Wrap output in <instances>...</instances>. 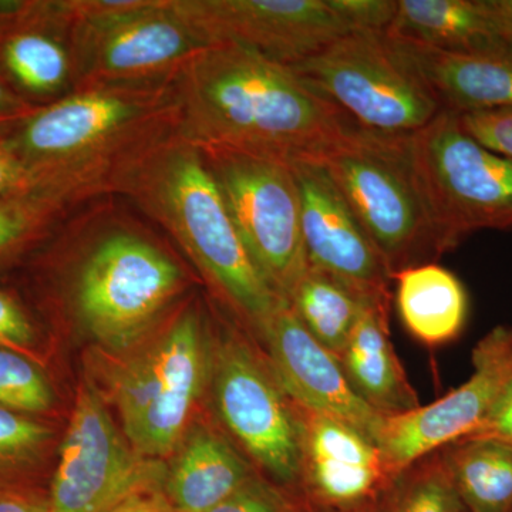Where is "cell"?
<instances>
[{"label":"cell","mask_w":512,"mask_h":512,"mask_svg":"<svg viewBox=\"0 0 512 512\" xmlns=\"http://www.w3.org/2000/svg\"><path fill=\"white\" fill-rule=\"evenodd\" d=\"M211 363L204 323L188 308L121 369L114 403L124 436L140 456H165L178 446Z\"/></svg>","instance_id":"30bf717a"},{"label":"cell","mask_w":512,"mask_h":512,"mask_svg":"<svg viewBox=\"0 0 512 512\" xmlns=\"http://www.w3.org/2000/svg\"><path fill=\"white\" fill-rule=\"evenodd\" d=\"M232 221L259 271L288 298L308 269L302 204L291 160L232 147H200Z\"/></svg>","instance_id":"9c48e42d"},{"label":"cell","mask_w":512,"mask_h":512,"mask_svg":"<svg viewBox=\"0 0 512 512\" xmlns=\"http://www.w3.org/2000/svg\"><path fill=\"white\" fill-rule=\"evenodd\" d=\"M467 512H512V446L466 437L439 450Z\"/></svg>","instance_id":"cb8c5ba5"},{"label":"cell","mask_w":512,"mask_h":512,"mask_svg":"<svg viewBox=\"0 0 512 512\" xmlns=\"http://www.w3.org/2000/svg\"><path fill=\"white\" fill-rule=\"evenodd\" d=\"M466 437H487L512 446V375L505 380L483 421Z\"/></svg>","instance_id":"836d02e7"},{"label":"cell","mask_w":512,"mask_h":512,"mask_svg":"<svg viewBox=\"0 0 512 512\" xmlns=\"http://www.w3.org/2000/svg\"><path fill=\"white\" fill-rule=\"evenodd\" d=\"M390 303H366L339 360L357 394L384 417L420 406L389 333Z\"/></svg>","instance_id":"ffe728a7"},{"label":"cell","mask_w":512,"mask_h":512,"mask_svg":"<svg viewBox=\"0 0 512 512\" xmlns=\"http://www.w3.org/2000/svg\"><path fill=\"white\" fill-rule=\"evenodd\" d=\"M80 201L72 191L49 185L0 198V271L45 244Z\"/></svg>","instance_id":"484cf974"},{"label":"cell","mask_w":512,"mask_h":512,"mask_svg":"<svg viewBox=\"0 0 512 512\" xmlns=\"http://www.w3.org/2000/svg\"><path fill=\"white\" fill-rule=\"evenodd\" d=\"M289 67L353 123L373 133L412 136L443 110L383 33L350 32Z\"/></svg>","instance_id":"52a82bcc"},{"label":"cell","mask_w":512,"mask_h":512,"mask_svg":"<svg viewBox=\"0 0 512 512\" xmlns=\"http://www.w3.org/2000/svg\"><path fill=\"white\" fill-rule=\"evenodd\" d=\"M352 32L386 33L396 18L399 0H330Z\"/></svg>","instance_id":"1f68e13d"},{"label":"cell","mask_w":512,"mask_h":512,"mask_svg":"<svg viewBox=\"0 0 512 512\" xmlns=\"http://www.w3.org/2000/svg\"><path fill=\"white\" fill-rule=\"evenodd\" d=\"M0 512H50L47 498L20 487H0Z\"/></svg>","instance_id":"8d00e7d4"},{"label":"cell","mask_w":512,"mask_h":512,"mask_svg":"<svg viewBox=\"0 0 512 512\" xmlns=\"http://www.w3.org/2000/svg\"><path fill=\"white\" fill-rule=\"evenodd\" d=\"M72 18L74 92L170 82L202 42L173 0H64Z\"/></svg>","instance_id":"5b68a950"},{"label":"cell","mask_w":512,"mask_h":512,"mask_svg":"<svg viewBox=\"0 0 512 512\" xmlns=\"http://www.w3.org/2000/svg\"><path fill=\"white\" fill-rule=\"evenodd\" d=\"M173 84L175 131L197 147L319 158L357 126L292 67L234 43L202 46Z\"/></svg>","instance_id":"6da1fadb"},{"label":"cell","mask_w":512,"mask_h":512,"mask_svg":"<svg viewBox=\"0 0 512 512\" xmlns=\"http://www.w3.org/2000/svg\"><path fill=\"white\" fill-rule=\"evenodd\" d=\"M107 192L126 195L160 224L259 335L284 299L245 247L200 147L173 131L121 165Z\"/></svg>","instance_id":"7a4b0ae2"},{"label":"cell","mask_w":512,"mask_h":512,"mask_svg":"<svg viewBox=\"0 0 512 512\" xmlns=\"http://www.w3.org/2000/svg\"><path fill=\"white\" fill-rule=\"evenodd\" d=\"M210 512H312L301 495L254 476Z\"/></svg>","instance_id":"f546056e"},{"label":"cell","mask_w":512,"mask_h":512,"mask_svg":"<svg viewBox=\"0 0 512 512\" xmlns=\"http://www.w3.org/2000/svg\"><path fill=\"white\" fill-rule=\"evenodd\" d=\"M396 305L407 332L423 345H446L466 325L468 298L456 275L429 262L392 275Z\"/></svg>","instance_id":"603a6c76"},{"label":"cell","mask_w":512,"mask_h":512,"mask_svg":"<svg viewBox=\"0 0 512 512\" xmlns=\"http://www.w3.org/2000/svg\"><path fill=\"white\" fill-rule=\"evenodd\" d=\"M72 23L64 0H22L0 32V73L32 106L74 92Z\"/></svg>","instance_id":"ac0fdd59"},{"label":"cell","mask_w":512,"mask_h":512,"mask_svg":"<svg viewBox=\"0 0 512 512\" xmlns=\"http://www.w3.org/2000/svg\"><path fill=\"white\" fill-rule=\"evenodd\" d=\"M178 265L151 239L117 225L100 232L72 282L73 311L94 340L111 350L130 348L183 288Z\"/></svg>","instance_id":"8992f818"},{"label":"cell","mask_w":512,"mask_h":512,"mask_svg":"<svg viewBox=\"0 0 512 512\" xmlns=\"http://www.w3.org/2000/svg\"><path fill=\"white\" fill-rule=\"evenodd\" d=\"M286 302L313 338L339 359L366 303L375 301H367L338 279L308 266Z\"/></svg>","instance_id":"d4e9b609"},{"label":"cell","mask_w":512,"mask_h":512,"mask_svg":"<svg viewBox=\"0 0 512 512\" xmlns=\"http://www.w3.org/2000/svg\"><path fill=\"white\" fill-rule=\"evenodd\" d=\"M299 410L302 461L298 491L311 511L336 512L382 500L394 477L379 444L342 421Z\"/></svg>","instance_id":"e0dca14e"},{"label":"cell","mask_w":512,"mask_h":512,"mask_svg":"<svg viewBox=\"0 0 512 512\" xmlns=\"http://www.w3.org/2000/svg\"><path fill=\"white\" fill-rule=\"evenodd\" d=\"M468 136L512 161V106L457 114Z\"/></svg>","instance_id":"4dcf8cb0"},{"label":"cell","mask_w":512,"mask_h":512,"mask_svg":"<svg viewBox=\"0 0 512 512\" xmlns=\"http://www.w3.org/2000/svg\"><path fill=\"white\" fill-rule=\"evenodd\" d=\"M336 512H380V500L376 501V503L363 504L359 505V507L348 508V510Z\"/></svg>","instance_id":"ab89813d"},{"label":"cell","mask_w":512,"mask_h":512,"mask_svg":"<svg viewBox=\"0 0 512 512\" xmlns=\"http://www.w3.org/2000/svg\"><path fill=\"white\" fill-rule=\"evenodd\" d=\"M40 187L35 175L0 138V198Z\"/></svg>","instance_id":"e575fe53"},{"label":"cell","mask_w":512,"mask_h":512,"mask_svg":"<svg viewBox=\"0 0 512 512\" xmlns=\"http://www.w3.org/2000/svg\"><path fill=\"white\" fill-rule=\"evenodd\" d=\"M302 204V235L309 266L338 279L367 301L390 303L389 269L315 158L291 160Z\"/></svg>","instance_id":"9a60e30c"},{"label":"cell","mask_w":512,"mask_h":512,"mask_svg":"<svg viewBox=\"0 0 512 512\" xmlns=\"http://www.w3.org/2000/svg\"><path fill=\"white\" fill-rule=\"evenodd\" d=\"M389 269L436 261L441 252L410 153V136L350 128L319 158Z\"/></svg>","instance_id":"277c9868"},{"label":"cell","mask_w":512,"mask_h":512,"mask_svg":"<svg viewBox=\"0 0 512 512\" xmlns=\"http://www.w3.org/2000/svg\"><path fill=\"white\" fill-rule=\"evenodd\" d=\"M111 512H174L158 488L141 491L128 497Z\"/></svg>","instance_id":"74e56055"},{"label":"cell","mask_w":512,"mask_h":512,"mask_svg":"<svg viewBox=\"0 0 512 512\" xmlns=\"http://www.w3.org/2000/svg\"><path fill=\"white\" fill-rule=\"evenodd\" d=\"M40 107L32 106L23 100L0 73V134L10 127L16 126L19 121L25 120Z\"/></svg>","instance_id":"d590c367"},{"label":"cell","mask_w":512,"mask_h":512,"mask_svg":"<svg viewBox=\"0 0 512 512\" xmlns=\"http://www.w3.org/2000/svg\"><path fill=\"white\" fill-rule=\"evenodd\" d=\"M50 437L52 431L45 424L0 407V487H12L8 477L29 467Z\"/></svg>","instance_id":"f1b7e54d"},{"label":"cell","mask_w":512,"mask_h":512,"mask_svg":"<svg viewBox=\"0 0 512 512\" xmlns=\"http://www.w3.org/2000/svg\"><path fill=\"white\" fill-rule=\"evenodd\" d=\"M380 512H467L439 451L402 471L380 500Z\"/></svg>","instance_id":"4316f807"},{"label":"cell","mask_w":512,"mask_h":512,"mask_svg":"<svg viewBox=\"0 0 512 512\" xmlns=\"http://www.w3.org/2000/svg\"><path fill=\"white\" fill-rule=\"evenodd\" d=\"M386 39L412 64L443 110L463 114L512 106V50L450 53Z\"/></svg>","instance_id":"d6986e66"},{"label":"cell","mask_w":512,"mask_h":512,"mask_svg":"<svg viewBox=\"0 0 512 512\" xmlns=\"http://www.w3.org/2000/svg\"><path fill=\"white\" fill-rule=\"evenodd\" d=\"M498 32L512 49V0H485Z\"/></svg>","instance_id":"f35d334b"},{"label":"cell","mask_w":512,"mask_h":512,"mask_svg":"<svg viewBox=\"0 0 512 512\" xmlns=\"http://www.w3.org/2000/svg\"><path fill=\"white\" fill-rule=\"evenodd\" d=\"M52 404V386L42 370L28 356L0 348V407L29 416L47 412Z\"/></svg>","instance_id":"83f0119b"},{"label":"cell","mask_w":512,"mask_h":512,"mask_svg":"<svg viewBox=\"0 0 512 512\" xmlns=\"http://www.w3.org/2000/svg\"><path fill=\"white\" fill-rule=\"evenodd\" d=\"M254 476L231 441L200 427L184 441L161 493L174 512H210Z\"/></svg>","instance_id":"44dd1931"},{"label":"cell","mask_w":512,"mask_h":512,"mask_svg":"<svg viewBox=\"0 0 512 512\" xmlns=\"http://www.w3.org/2000/svg\"><path fill=\"white\" fill-rule=\"evenodd\" d=\"M205 43H234L286 66L352 32L330 0H173Z\"/></svg>","instance_id":"4fadbf2b"},{"label":"cell","mask_w":512,"mask_h":512,"mask_svg":"<svg viewBox=\"0 0 512 512\" xmlns=\"http://www.w3.org/2000/svg\"><path fill=\"white\" fill-rule=\"evenodd\" d=\"M410 153L443 254L480 229L512 228V161L468 136L456 113L412 134Z\"/></svg>","instance_id":"ba28073f"},{"label":"cell","mask_w":512,"mask_h":512,"mask_svg":"<svg viewBox=\"0 0 512 512\" xmlns=\"http://www.w3.org/2000/svg\"><path fill=\"white\" fill-rule=\"evenodd\" d=\"M173 80L76 90L0 138L40 185L87 200L107 192L114 173L138 151L177 130Z\"/></svg>","instance_id":"3957f363"},{"label":"cell","mask_w":512,"mask_h":512,"mask_svg":"<svg viewBox=\"0 0 512 512\" xmlns=\"http://www.w3.org/2000/svg\"><path fill=\"white\" fill-rule=\"evenodd\" d=\"M384 36L450 53L512 50L485 0H399Z\"/></svg>","instance_id":"7402d4cb"},{"label":"cell","mask_w":512,"mask_h":512,"mask_svg":"<svg viewBox=\"0 0 512 512\" xmlns=\"http://www.w3.org/2000/svg\"><path fill=\"white\" fill-rule=\"evenodd\" d=\"M144 458L92 387H80L46 495L50 512H111L131 495L157 488L158 467Z\"/></svg>","instance_id":"7c38bea8"},{"label":"cell","mask_w":512,"mask_h":512,"mask_svg":"<svg viewBox=\"0 0 512 512\" xmlns=\"http://www.w3.org/2000/svg\"><path fill=\"white\" fill-rule=\"evenodd\" d=\"M36 332L29 313L18 298L0 289V348L30 356Z\"/></svg>","instance_id":"d6a6232c"},{"label":"cell","mask_w":512,"mask_h":512,"mask_svg":"<svg viewBox=\"0 0 512 512\" xmlns=\"http://www.w3.org/2000/svg\"><path fill=\"white\" fill-rule=\"evenodd\" d=\"M272 372L296 406L359 430L379 444L384 419L350 384L338 357L313 338L284 301L259 332Z\"/></svg>","instance_id":"2e32d148"},{"label":"cell","mask_w":512,"mask_h":512,"mask_svg":"<svg viewBox=\"0 0 512 512\" xmlns=\"http://www.w3.org/2000/svg\"><path fill=\"white\" fill-rule=\"evenodd\" d=\"M473 365L470 379L437 402L384 419L379 447L394 478L477 429L512 375V329L485 336L474 349Z\"/></svg>","instance_id":"5bb4252c"},{"label":"cell","mask_w":512,"mask_h":512,"mask_svg":"<svg viewBox=\"0 0 512 512\" xmlns=\"http://www.w3.org/2000/svg\"><path fill=\"white\" fill-rule=\"evenodd\" d=\"M211 380L222 423L272 483L299 494L301 410L247 340L229 333L212 356Z\"/></svg>","instance_id":"8fae6325"}]
</instances>
